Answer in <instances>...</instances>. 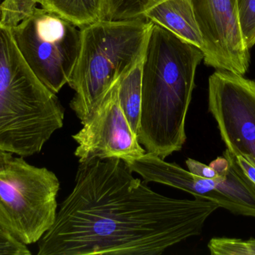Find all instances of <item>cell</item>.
Here are the masks:
<instances>
[{"instance_id":"cell-5","label":"cell","mask_w":255,"mask_h":255,"mask_svg":"<svg viewBox=\"0 0 255 255\" xmlns=\"http://www.w3.org/2000/svg\"><path fill=\"white\" fill-rule=\"evenodd\" d=\"M23 158L0 151V227L27 246L53 226L60 182L54 172Z\"/></svg>"},{"instance_id":"cell-7","label":"cell","mask_w":255,"mask_h":255,"mask_svg":"<svg viewBox=\"0 0 255 255\" xmlns=\"http://www.w3.org/2000/svg\"><path fill=\"white\" fill-rule=\"evenodd\" d=\"M208 109L227 149L255 166V81L217 70L208 80Z\"/></svg>"},{"instance_id":"cell-8","label":"cell","mask_w":255,"mask_h":255,"mask_svg":"<svg viewBox=\"0 0 255 255\" xmlns=\"http://www.w3.org/2000/svg\"><path fill=\"white\" fill-rule=\"evenodd\" d=\"M119 80L106 94L94 113L82 123L73 139L79 163L92 159H119L128 162L146 153L128 121L119 100Z\"/></svg>"},{"instance_id":"cell-9","label":"cell","mask_w":255,"mask_h":255,"mask_svg":"<svg viewBox=\"0 0 255 255\" xmlns=\"http://www.w3.org/2000/svg\"><path fill=\"white\" fill-rule=\"evenodd\" d=\"M203 39L204 61L217 70L244 75L250 64L237 0H190Z\"/></svg>"},{"instance_id":"cell-4","label":"cell","mask_w":255,"mask_h":255,"mask_svg":"<svg viewBox=\"0 0 255 255\" xmlns=\"http://www.w3.org/2000/svg\"><path fill=\"white\" fill-rule=\"evenodd\" d=\"M152 25L145 19H100L81 28L80 53L68 85L76 92L70 108L82 123L143 57Z\"/></svg>"},{"instance_id":"cell-18","label":"cell","mask_w":255,"mask_h":255,"mask_svg":"<svg viewBox=\"0 0 255 255\" xmlns=\"http://www.w3.org/2000/svg\"><path fill=\"white\" fill-rule=\"evenodd\" d=\"M186 165L188 168V171L193 175L200 178H207V179H214L218 176L217 172L210 166L200 163L193 159H187L186 160Z\"/></svg>"},{"instance_id":"cell-12","label":"cell","mask_w":255,"mask_h":255,"mask_svg":"<svg viewBox=\"0 0 255 255\" xmlns=\"http://www.w3.org/2000/svg\"><path fill=\"white\" fill-rule=\"evenodd\" d=\"M103 5V0H43L41 7L82 28L100 20Z\"/></svg>"},{"instance_id":"cell-13","label":"cell","mask_w":255,"mask_h":255,"mask_svg":"<svg viewBox=\"0 0 255 255\" xmlns=\"http://www.w3.org/2000/svg\"><path fill=\"white\" fill-rule=\"evenodd\" d=\"M165 0H103L102 20L127 21L145 19L150 9Z\"/></svg>"},{"instance_id":"cell-3","label":"cell","mask_w":255,"mask_h":255,"mask_svg":"<svg viewBox=\"0 0 255 255\" xmlns=\"http://www.w3.org/2000/svg\"><path fill=\"white\" fill-rule=\"evenodd\" d=\"M64 118L56 94L39 80L10 30L0 25V151L22 157L38 154Z\"/></svg>"},{"instance_id":"cell-16","label":"cell","mask_w":255,"mask_h":255,"mask_svg":"<svg viewBox=\"0 0 255 255\" xmlns=\"http://www.w3.org/2000/svg\"><path fill=\"white\" fill-rule=\"evenodd\" d=\"M237 3L241 34L250 49L255 44V0H237Z\"/></svg>"},{"instance_id":"cell-20","label":"cell","mask_w":255,"mask_h":255,"mask_svg":"<svg viewBox=\"0 0 255 255\" xmlns=\"http://www.w3.org/2000/svg\"><path fill=\"white\" fill-rule=\"evenodd\" d=\"M209 166L215 170L218 176H223L227 173L230 163H229V160L223 156V157H217L216 160L211 162Z\"/></svg>"},{"instance_id":"cell-1","label":"cell","mask_w":255,"mask_h":255,"mask_svg":"<svg viewBox=\"0 0 255 255\" xmlns=\"http://www.w3.org/2000/svg\"><path fill=\"white\" fill-rule=\"evenodd\" d=\"M74 188L37 255H159L199 236L220 206L153 191L119 159L79 163Z\"/></svg>"},{"instance_id":"cell-19","label":"cell","mask_w":255,"mask_h":255,"mask_svg":"<svg viewBox=\"0 0 255 255\" xmlns=\"http://www.w3.org/2000/svg\"><path fill=\"white\" fill-rule=\"evenodd\" d=\"M236 159L237 162L244 173L250 178V181L255 184V166L243 156H236Z\"/></svg>"},{"instance_id":"cell-15","label":"cell","mask_w":255,"mask_h":255,"mask_svg":"<svg viewBox=\"0 0 255 255\" xmlns=\"http://www.w3.org/2000/svg\"><path fill=\"white\" fill-rule=\"evenodd\" d=\"M213 255H255V239L243 241L235 238H213L208 245Z\"/></svg>"},{"instance_id":"cell-2","label":"cell","mask_w":255,"mask_h":255,"mask_svg":"<svg viewBox=\"0 0 255 255\" xmlns=\"http://www.w3.org/2000/svg\"><path fill=\"white\" fill-rule=\"evenodd\" d=\"M202 49L153 23L142 65V108L137 138L147 153L166 159L187 140L186 117Z\"/></svg>"},{"instance_id":"cell-6","label":"cell","mask_w":255,"mask_h":255,"mask_svg":"<svg viewBox=\"0 0 255 255\" xmlns=\"http://www.w3.org/2000/svg\"><path fill=\"white\" fill-rule=\"evenodd\" d=\"M21 55L39 80L58 94L68 84L80 53L82 30L44 7L10 29Z\"/></svg>"},{"instance_id":"cell-17","label":"cell","mask_w":255,"mask_h":255,"mask_svg":"<svg viewBox=\"0 0 255 255\" xmlns=\"http://www.w3.org/2000/svg\"><path fill=\"white\" fill-rule=\"evenodd\" d=\"M26 245L0 227V255H31Z\"/></svg>"},{"instance_id":"cell-22","label":"cell","mask_w":255,"mask_h":255,"mask_svg":"<svg viewBox=\"0 0 255 255\" xmlns=\"http://www.w3.org/2000/svg\"><path fill=\"white\" fill-rule=\"evenodd\" d=\"M1 0H0V2H1Z\"/></svg>"},{"instance_id":"cell-21","label":"cell","mask_w":255,"mask_h":255,"mask_svg":"<svg viewBox=\"0 0 255 255\" xmlns=\"http://www.w3.org/2000/svg\"><path fill=\"white\" fill-rule=\"evenodd\" d=\"M36 1H37V2L39 4H40L41 6L43 3V0H36Z\"/></svg>"},{"instance_id":"cell-11","label":"cell","mask_w":255,"mask_h":255,"mask_svg":"<svg viewBox=\"0 0 255 255\" xmlns=\"http://www.w3.org/2000/svg\"><path fill=\"white\" fill-rule=\"evenodd\" d=\"M140 61L119 82L121 107L133 131L138 135L142 108V65Z\"/></svg>"},{"instance_id":"cell-10","label":"cell","mask_w":255,"mask_h":255,"mask_svg":"<svg viewBox=\"0 0 255 255\" xmlns=\"http://www.w3.org/2000/svg\"><path fill=\"white\" fill-rule=\"evenodd\" d=\"M144 18L199 49L203 48V39L190 0H165L148 10Z\"/></svg>"},{"instance_id":"cell-14","label":"cell","mask_w":255,"mask_h":255,"mask_svg":"<svg viewBox=\"0 0 255 255\" xmlns=\"http://www.w3.org/2000/svg\"><path fill=\"white\" fill-rule=\"evenodd\" d=\"M36 0H3L0 2V25L12 29L31 16Z\"/></svg>"}]
</instances>
